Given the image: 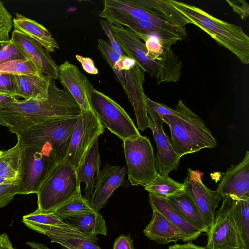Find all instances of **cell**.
Listing matches in <instances>:
<instances>
[{"label":"cell","mask_w":249,"mask_h":249,"mask_svg":"<svg viewBox=\"0 0 249 249\" xmlns=\"http://www.w3.org/2000/svg\"><path fill=\"white\" fill-rule=\"evenodd\" d=\"M82 112L71 94L58 88L52 78L46 100H18L0 108L9 130L16 135L41 123L79 117Z\"/></svg>","instance_id":"obj_1"},{"label":"cell","mask_w":249,"mask_h":249,"mask_svg":"<svg viewBox=\"0 0 249 249\" xmlns=\"http://www.w3.org/2000/svg\"><path fill=\"white\" fill-rule=\"evenodd\" d=\"M170 3L189 21L203 30L244 64L249 63V37L242 28L213 17L203 10L181 1Z\"/></svg>","instance_id":"obj_2"},{"label":"cell","mask_w":249,"mask_h":249,"mask_svg":"<svg viewBox=\"0 0 249 249\" xmlns=\"http://www.w3.org/2000/svg\"><path fill=\"white\" fill-rule=\"evenodd\" d=\"M175 109L177 116L165 115L162 118L169 127L170 141L176 153L183 156L205 148H213L217 141L203 120L178 101Z\"/></svg>","instance_id":"obj_3"},{"label":"cell","mask_w":249,"mask_h":249,"mask_svg":"<svg viewBox=\"0 0 249 249\" xmlns=\"http://www.w3.org/2000/svg\"><path fill=\"white\" fill-rule=\"evenodd\" d=\"M104 6L150 22L178 34L183 39L187 36L186 26L176 25L180 14L169 0H105Z\"/></svg>","instance_id":"obj_4"},{"label":"cell","mask_w":249,"mask_h":249,"mask_svg":"<svg viewBox=\"0 0 249 249\" xmlns=\"http://www.w3.org/2000/svg\"><path fill=\"white\" fill-rule=\"evenodd\" d=\"M81 190L76 170L64 161L58 163L38 189L37 209L52 213Z\"/></svg>","instance_id":"obj_5"},{"label":"cell","mask_w":249,"mask_h":249,"mask_svg":"<svg viewBox=\"0 0 249 249\" xmlns=\"http://www.w3.org/2000/svg\"><path fill=\"white\" fill-rule=\"evenodd\" d=\"M23 145L19 182V194H36L58 162L50 144Z\"/></svg>","instance_id":"obj_6"},{"label":"cell","mask_w":249,"mask_h":249,"mask_svg":"<svg viewBox=\"0 0 249 249\" xmlns=\"http://www.w3.org/2000/svg\"><path fill=\"white\" fill-rule=\"evenodd\" d=\"M79 118V116L41 123L17 135L24 145L50 144L59 163L65 160Z\"/></svg>","instance_id":"obj_7"},{"label":"cell","mask_w":249,"mask_h":249,"mask_svg":"<svg viewBox=\"0 0 249 249\" xmlns=\"http://www.w3.org/2000/svg\"><path fill=\"white\" fill-rule=\"evenodd\" d=\"M128 178L132 185L145 187L159 175L153 146L146 136L123 141Z\"/></svg>","instance_id":"obj_8"},{"label":"cell","mask_w":249,"mask_h":249,"mask_svg":"<svg viewBox=\"0 0 249 249\" xmlns=\"http://www.w3.org/2000/svg\"><path fill=\"white\" fill-rule=\"evenodd\" d=\"M90 107L104 128L123 141L141 135L124 109L110 97L95 89L90 99Z\"/></svg>","instance_id":"obj_9"},{"label":"cell","mask_w":249,"mask_h":249,"mask_svg":"<svg viewBox=\"0 0 249 249\" xmlns=\"http://www.w3.org/2000/svg\"><path fill=\"white\" fill-rule=\"evenodd\" d=\"M104 131V127L92 109L82 111L64 161L76 170L89 147Z\"/></svg>","instance_id":"obj_10"},{"label":"cell","mask_w":249,"mask_h":249,"mask_svg":"<svg viewBox=\"0 0 249 249\" xmlns=\"http://www.w3.org/2000/svg\"><path fill=\"white\" fill-rule=\"evenodd\" d=\"M220 208L215 212L209 228L205 249H244L231 214V196L222 198Z\"/></svg>","instance_id":"obj_11"},{"label":"cell","mask_w":249,"mask_h":249,"mask_svg":"<svg viewBox=\"0 0 249 249\" xmlns=\"http://www.w3.org/2000/svg\"><path fill=\"white\" fill-rule=\"evenodd\" d=\"M202 176L199 171L188 168L183 183L209 229L214 220L215 209L222 198L216 190L212 191L203 184Z\"/></svg>","instance_id":"obj_12"},{"label":"cell","mask_w":249,"mask_h":249,"mask_svg":"<svg viewBox=\"0 0 249 249\" xmlns=\"http://www.w3.org/2000/svg\"><path fill=\"white\" fill-rule=\"evenodd\" d=\"M10 41L25 59L33 64L39 72L54 80L58 79V66L40 43L14 29Z\"/></svg>","instance_id":"obj_13"},{"label":"cell","mask_w":249,"mask_h":249,"mask_svg":"<svg viewBox=\"0 0 249 249\" xmlns=\"http://www.w3.org/2000/svg\"><path fill=\"white\" fill-rule=\"evenodd\" d=\"M31 230L46 235L52 243L60 244L66 249H101L98 238L89 237L68 224L50 226L24 223Z\"/></svg>","instance_id":"obj_14"},{"label":"cell","mask_w":249,"mask_h":249,"mask_svg":"<svg viewBox=\"0 0 249 249\" xmlns=\"http://www.w3.org/2000/svg\"><path fill=\"white\" fill-rule=\"evenodd\" d=\"M127 173L125 166L112 165L107 163L96 173L93 190L89 201L90 207L96 212L104 208L113 192L124 186Z\"/></svg>","instance_id":"obj_15"},{"label":"cell","mask_w":249,"mask_h":249,"mask_svg":"<svg viewBox=\"0 0 249 249\" xmlns=\"http://www.w3.org/2000/svg\"><path fill=\"white\" fill-rule=\"evenodd\" d=\"M58 79L64 89L74 98L82 111L91 109L90 99L94 88L76 66L65 61L58 66Z\"/></svg>","instance_id":"obj_16"},{"label":"cell","mask_w":249,"mask_h":249,"mask_svg":"<svg viewBox=\"0 0 249 249\" xmlns=\"http://www.w3.org/2000/svg\"><path fill=\"white\" fill-rule=\"evenodd\" d=\"M145 71L137 64L128 71H124V91L133 106L137 124L141 131L148 127V119L143 85Z\"/></svg>","instance_id":"obj_17"},{"label":"cell","mask_w":249,"mask_h":249,"mask_svg":"<svg viewBox=\"0 0 249 249\" xmlns=\"http://www.w3.org/2000/svg\"><path fill=\"white\" fill-rule=\"evenodd\" d=\"M164 123L162 119H148V127L152 132L157 146L156 169L160 175L167 177L170 172L177 170L181 157L175 151L169 137L165 133Z\"/></svg>","instance_id":"obj_18"},{"label":"cell","mask_w":249,"mask_h":249,"mask_svg":"<svg viewBox=\"0 0 249 249\" xmlns=\"http://www.w3.org/2000/svg\"><path fill=\"white\" fill-rule=\"evenodd\" d=\"M216 191L222 198L233 196L240 199L249 198V152L241 161L231 165L223 173Z\"/></svg>","instance_id":"obj_19"},{"label":"cell","mask_w":249,"mask_h":249,"mask_svg":"<svg viewBox=\"0 0 249 249\" xmlns=\"http://www.w3.org/2000/svg\"><path fill=\"white\" fill-rule=\"evenodd\" d=\"M145 236L158 244L166 245L179 240L183 242L184 236L181 231L159 212L153 210L149 223L143 230Z\"/></svg>","instance_id":"obj_20"},{"label":"cell","mask_w":249,"mask_h":249,"mask_svg":"<svg viewBox=\"0 0 249 249\" xmlns=\"http://www.w3.org/2000/svg\"><path fill=\"white\" fill-rule=\"evenodd\" d=\"M15 76L16 97L37 101L47 99L51 78L41 73Z\"/></svg>","instance_id":"obj_21"},{"label":"cell","mask_w":249,"mask_h":249,"mask_svg":"<svg viewBox=\"0 0 249 249\" xmlns=\"http://www.w3.org/2000/svg\"><path fill=\"white\" fill-rule=\"evenodd\" d=\"M166 199L187 222L201 232L207 233L209 228L185 186L183 190L169 196Z\"/></svg>","instance_id":"obj_22"},{"label":"cell","mask_w":249,"mask_h":249,"mask_svg":"<svg viewBox=\"0 0 249 249\" xmlns=\"http://www.w3.org/2000/svg\"><path fill=\"white\" fill-rule=\"evenodd\" d=\"M98 139L96 138L86 153L80 164L76 169L78 182L86 184L84 198L89 200L92 194L95 176L99 170L101 159L98 148Z\"/></svg>","instance_id":"obj_23"},{"label":"cell","mask_w":249,"mask_h":249,"mask_svg":"<svg viewBox=\"0 0 249 249\" xmlns=\"http://www.w3.org/2000/svg\"><path fill=\"white\" fill-rule=\"evenodd\" d=\"M13 18L14 30L20 31L35 39L50 53H54L60 48L52 34L44 26L36 21L19 13Z\"/></svg>","instance_id":"obj_24"},{"label":"cell","mask_w":249,"mask_h":249,"mask_svg":"<svg viewBox=\"0 0 249 249\" xmlns=\"http://www.w3.org/2000/svg\"><path fill=\"white\" fill-rule=\"evenodd\" d=\"M149 200L152 210L159 212L181 231L184 236L183 242L192 241L200 235L202 232L187 222L166 199L149 193Z\"/></svg>","instance_id":"obj_25"},{"label":"cell","mask_w":249,"mask_h":249,"mask_svg":"<svg viewBox=\"0 0 249 249\" xmlns=\"http://www.w3.org/2000/svg\"><path fill=\"white\" fill-rule=\"evenodd\" d=\"M122 24L137 34L155 36L164 45L171 47L183 39L178 34L145 20L137 19L131 16L125 17Z\"/></svg>","instance_id":"obj_26"},{"label":"cell","mask_w":249,"mask_h":249,"mask_svg":"<svg viewBox=\"0 0 249 249\" xmlns=\"http://www.w3.org/2000/svg\"><path fill=\"white\" fill-rule=\"evenodd\" d=\"M83 234L93 238L98 234L106 235L107 227L99 212H85L68 217L64 220Z\"/></svg>","instance_id":"obj_27"},{"label":"cell","mask_w":249,"mask_h":249,"mask_svg":"<svg viewBox=\"0 0 249 249\" xmlns=\"http://www.w3.org/2000/svg\"><path fill=\"white\" fill-rule=\"evenodd\" d=\"M15 146L0 153V177L15 182H19L24 145L18 135Z\"/></svg>","instance_id":"obj_28"},{"label":"cell","mask_w":249,"mask_h":249,"mask_svg":"<svg viewBox=\"0 0 249 249\" xmlns=\"http://www.w3.org/2000/svg\"><path fill=\"white\" fill-rule=\"evenodd\" d=\"M231 196V214L244 249H249V198Z\"/></svg>","instance_id":"obj_29"},{"label":"cell","mask_w":249,"mask_h":249,"mask_svg":"<svg viewBox=\"0 0 249 249\" xmlns=\"http://www.w3.org/2000/svg\"><path fill=\"white\" fill-rule=\"evenodd\" d=\"M185 188L184 184L175 181L169 176L159 174L158 177L144 189L157 197L166 199L169 196L178 193Z\"/></svg>","instance_id":"obj_30"},{"label":"cell","mask_w":249,"mask_h":249,"mask_svg":"<svg viewBox=\"0 0 249 249\" xmlns=\"http://www.w3.org/2000/svg\"><path fill=\"white\" fill-rule=\"evenodd\" d=\"M94 211L90 207L89 200L82 196L79 191L70 200L63 204L52 213L61 220L78 213Z\"/></svg>","instance_id":"obj_31"},{"label":"cell","mask_w":249,"mask_h":249,"mask_svg":"<svg viewBox=\"0 0 249 249\" xmlns=\"http://www.w3.org/2000/svg\"><path fill=\"white\" fill-rule=\"evenodd\" d=\"M97 48L103 57L112 69L116 79L120 83L124 90L125 80L122 63V56L114 51L109 43L102 39H98Z\"/></svg>","instance_id":"obj_32"},{"label":"cell","mask_w":249,"mask_h":249,"mask_svg":"<svg viewBox=\"0 0 249 249\" xmlns=\"http://www.w3.org/2000/svg\"><path fill=\"white\" fill-rule=\"evenodd\" d=\"M40 73L33 64L26 59L13 60L0 64V74L21 75Z\"/></svg>","instance_id":"obj_33"},{"label":"cell","mask_w":249,"mask_h":249,"mask_svg":"<svg viewBox=\"0 0 249 249\" xmlns=\"http://www.w3.org/2000/svg\"><path fill=\"white\" fill-rule=\"evenodd\" d=\"M23 223H32L39 225L50 226H64L68 225L52 213H43L37 209L33 213L25 215L22 217Z\"/></svg>","instance_id":"obj_34"},{"label":"cell","mask_w":249,"mask_h":249,"mask_svg":"<svg viewBox=\"0 0 249 249\" xmlns=\"http://www.w3.org/2000/svg\"><path fill=\"white\" fill-rule=\"evenodd\" d=\"M147 114L149 118L153 120H159L165 115L177 116L178 112L166 105L155 102L149 99L146 95L145 97Z\"/></svg>","instance_id":"obj_35"},{"label":"cell","mask_w":249,"mask_h":249,"mask_svg":"<svg viewBox=\"0 0 249 249\" xmlns=\"http://www.w3.org/2000/svg\"><path fill=\"white\" fill-rule=\"evenodd\" d=\"M13 18L6 8L2 1L0 0V40L8 41L9 34L13 27Z\"/></svg>","instance_id":"obj_36"},{"label":"cell","mask_w":249,"mask_h":249,"mask_svg":"<svg viewBox=\"0 0 249 249\" xmlns=\"http://www.w3.org/2000/svg\"><path fill=\"white\" fill-rule=\"evenodd\" d=\"M19 192V183L0 184V208L6 206Z\"/></svg>","instance_id":"obj_37"},{"label":"cell","mask_w":249,"mask_h":249,"mask_svg":"<svg viewBox=\"0 0 249 249\" xmlns=\"http://www.w3.org/2000/svg\"><path fill=\"white\" fill-rule=\"evenodd\" d=\"M23 59L25 58L10 41L0 50V64Z\"/></svg>","instance_id":"obj_38"},{"label":"cell","mask_w":249,"mask_h":249,"mask_svg":"<svg viewBox=\"0 0 249 249\" xmlns=\"http://www.w3.org/2000/svg\"><path fill=\"white\" fill-rule=\"evenodd\" d=\"M16 91L15 76L0 74V93L16 96Z\"/></svg>","instance_id":"obj_39"},{"label":"cell","mask_w":249,"mask_h":249,"mask_svg":"<svg viewBox=\"0 0 249 249\" xmlns=\"http://www.w3.org/2000/svg\"><path fill=\"white\" fill-rule=\"evenodd\" d=\"M99 22L102 29L108 38L109 44L111 47L121 56L126 55L122 50L120 45L115 39L109 22L105 19H100L99 20Z\"/></svg>","instance_id":"obj_40"},{"label":"cell","mask_w":249,"mask_h":249,"mask_svg":"<svg viewBox=\"0 0 249 249\" xmlns=\"http://www.w3.org/2000/svg\"><path fill=\"white\" fill-rule=\"evenodd\" d=\"M227 2L231 7L233 11L237 13L244 19L247 18L249 14V5L245 0H227Z\"/></svg>","instance_id":"obj_41"},{"label":"cell","mask_w":249,"mask_h":249,"mask_svg":"<svg viewBox=\"0 0 249 249\" xmlns=\"http://www.w3.org/2000/svg\"><path fill=\"white\" fill-rule=\"evenodd\" d=\"M75 58L80 63L83 69L86 72L93 75L98 73V70L91 58L82 56L78 54L75 55Z\"/></svg>","instance_id":"obj_42"},{"label":"cell","mask_w":249,"mask_h":249,"mask_svg":"<svg viewBox=\"0 0 249 249\" xmlns=\"http://www.w3.org/2000/svg\"><path fill=\"white\" fill-rule=\"evenodd\" d=\"M113 249H134L133 240L130 235H120L115 241L113 244Z\"/></svg>","instance_id":"obj_43"},{"label":"cell","mask_w":249,"mask_h":249,"mask_svg":"<svg viewBox=\"0 0 249 249\" xmlns=\"http://www.w3.org/2000/svg\"><path fill=\"white\" fill-rule=\"evenodd\" d=\"M167 249H205V247L198 246L192 242H188L183 244H175L169 246Z\"/></svg>","instance_id":"obj_44"},{"label":"cell","mask_w":249,"mask_h":249,"mask_svg":"<svg viewBox=\"0 0 249 249\" xmlns=\"http://www.w3.org/2000/svg\"><path fill=\"white\" fill-rule=\"evenodd\" d=\"M121 59L123 71L130 70L137 64L134 59L127 55L122 56Z\"/></svg>","instance_id":"obj_45"},{"label":"cell","mask_w":249,"mask_h":249,"mask_svg":"<svg viewBox=\"0 0 249 249\" xmlns=\"http://www.w3.org/2000/svg\"><path fill=\"white\" fill-rule=\"evenodd\" d=\"M0 249H16L13 247L8 235L5 233L0 234Z\"/></svg>","instance_id":"obj_46"},{"label":"cell","mask_w":249,"mask_h":249,"mask_svg":"<svg viewBox=\"0 0 249 249\" xmlns=\"http://www.w3.org/2000/svg\"><path fill=\"white\" fill-rule=\"evenodd\" d=\"M18 100L16 96L0 93V108L11 103L15 102Z\"/></svg>","instance_id":"obj_47"},{"label":"cell","mask_w":249,"mask_h":249,"mask_svg":"<svg viewBox=\"0 0 249 249\" xmlns=\"http://www.w3.org/2000/svg\"><path fill=\"white\" fill-rule=\"evenodd\" d=\"M31 249H50L46 245L43 244L35 242H27L26 243Z\"/></svg>","instance_id":"obj_48"},{"label":"cell","mask_w":249,"mask_h":249,"mask_svg":"<svg viewBox=\"0 0 249 249\" xmlns=\"http://www.w3.org/2000/svg\"><path fill=\"white\" fill-rule=\"evenodd\" d=\"M0 125H2L5 127H8V124L6 121L0 115Z\"/></svg>","instance_id":"obj_49"},{"label":"cell","mask_w":249,"mask_h":249,"mask_svg":"<svg viewBox=\"0 0 249 249\" xmlns=\"http://www.w3.org/2000/svg\"><path fill=\"white\" fill-rule=\"evenodd\" d=\"M10 40L8 41H0V50L4 46H5L6 44H7L9 42Z\"/></svg>","instance_id":"obj_50"},{"label":"cell","mask_w":249,"mask_h":249,"mask_svg":"<svg viewBox=\"0 0 249 249\" xmlns=\"http://www.w3.org/2000/svg\"><path fill=\"white\" fill-rule=\"evenodd\" d=\"M1 150H0V152H1Z\"/></svg>","instance_id":"obj_51"}]
</instances>
